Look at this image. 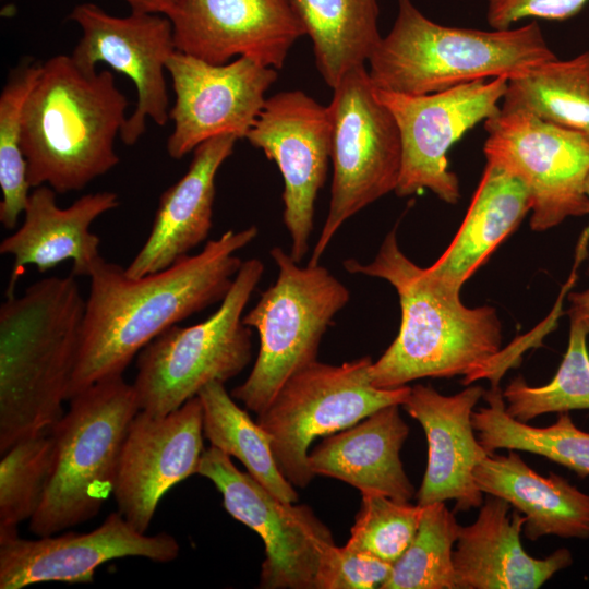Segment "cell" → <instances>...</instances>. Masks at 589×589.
I'll list each match as a JSON object with an SVG mask.
<instances>
[{
  "instance_id": "1",
  "label": "cell",
  "mask_w": 589,
  "mask_h": 589,
  "mask_svg": "<svg viewBox=\"0 0 589 589\" xmlns=\"http://www.w3.org/2000/svg\"><path fill=\"white\" fill-rule=\"evenodd\" d=\"M257 233L255 226L228 230L197 254L142 277H130L103 259L89 276L67 400L103 378L122 375L158 335L221 301L243 262L236 253Z\"/></svg>"
},
{
  "instance_id": "2",
  "label": "cell",
  "mask_w": 589,
  "mask_h": 589,
  "mask_svg": "<svg viewBox=\"0 0 589 589\" xmlns=\"http://www.w3.org/2000/svg\"><path fill=\"white\" fill-rule=\"evenodd\" d=\"M351 274L387 280L397 291L401 322L398 335L370 368L378 388H397L424 377L464 375L465 384L496 375L502 326L492 306L470 309L459 292L445 287L400 250L395 229L374 260L344 261Z\"/></svg>"
},
{
  "instance_id": "3",
  "label": "cell",
  "mask_w": 589,
  "mask_h": 589,
  "mask_svg": "<svg viewBox=\"0 0 589 589\" xmlns=\"http://www.w3.org/2000/svg\"><path fill=\"white\" fill-rule=\"evenodd\" d=\"M75 278L40 279L1 303L0 454L63 416L86 302Z\"/></svg>"
},
{
  "instance_id": "4",
  "label": "cell",
  "mask_w": 589,
  "mask_h": 589,
  "mask_svg": "<svg viewBox=\"0 0 589 589\" xmlns=\"http://www.w3.org/2000/svg\"><path fill=\"white\" fill-rule=\"evenodd\" d=\"M128 105L108 70H84L64 55L41 63L22 117L32 189L80 191L117 166L113 145Z\"/></svg>"
},
{
  "instance_id": "5",
  "label": "cell",
  "mask_w": 589,
  "mask_h": 589,
  "mask_svg": "<svg viewBox=\"0 0 589 589\" xmlns=\"http://www.w3.org/2000/svg\"><path fill=\"white\" fill-rule=\"evenodd\" d=\"M392 29L370 56L377 89L425 95L488 77L508 80L557 58L540 25L483 31L441 25L411 0L397 1Z\"/></svg>"
},
{
  "instance_id": "6",
  "label": "cell",
  "mask_w": 589,
  "mask_h": 589,
  "mask_svg": "<svg viewBox=\"0 0 589 589\" xmlns=\"http://www.w3.org/2000/svg\"><path fill=\"white\" fill-rule=\"evenodd\" d=\"M140 411L132 384L122 375L103 378L70 399L51 429L55 465L28 529L59 533L94 518L113 493L122 444Z\"/></svg>"
},
{
  "instance_id": "7",
  "label": "cell",
  "mask_w": 589,
  "mask_h": 589,
  "mask_svg": "<svg viewBox=\"0 0 589 589\" xmlns=\"http://www.w3.org/2000/svg\"><path fill=\"white\" fill-rule=\"evenodd\" d=\"M271 256L277 278L242 318L259 333V353L245 381L231 392L255 414L289 377L317 361L324 334L350 299L349 289L326 267L301 266L280 247H274Z\"/></svg>"
},
{
  "instance_id": "8",
  "label": "cell",
  "mask_w": 589,
  "mask_h": 589,
  "mask_svg": "<svg viewBox=\"0 0 589 589\" xmlns=\"http://www.w3.org/2000/svg\"><path fill=\"white\" fill-rule=\"evenodd\" d=\"M264 273L260 259L242 262L220 305L205 321L173 325L137 354L133 382L139 408L166 416L213 382L226 383L252 359V329L243 312Z\"/></svg>"
},
{
  "instance_id": "9",
  "label": "cell",
  "mask_w": 589,
  "mask_h": 589,
  "mask_svg": "<svg viewBox=\"0 0 589 589\" xmlns=\"http://www.w3.org/2000/svg\"><path fill=\"white\" fill-rule=\"evenodd\" d=\"M370 357L339 365L315 361L294 373L259 414L269 434L283 476L294 488H306L315 474L309 453L317 437L342 431L376 410L402 405L411 387L378 388L371 382Z\"/></svg>"
},
{
  "instance_id": "10",
  "label": "cell",
  "mask_w": 589,
  "mask_h": 589,
  "mask_svg": "<svg viewBox=\"0 0 589 589\" xmlns=\"http://www.w3.org/2000/svg\"><path fill=\"white\" fill-rule=\"evenodd\" d=\"M333 181L328 213L309 264L320 259L345 221L395 191L401 167L397 123L375 95L365 64L349 70L333 88Z\"/></svg>"
},
{
  "instance_id": "11",
  "label": "cell",
  "mask_w": 589,
  "mask_h": 589,
  "mask_svg": "<svg viewBox=\"0 0 589 589\" xmlns=\"http://www.w3.org/2000/svg\"><path fill=\"white\" fill-rule=\"evenodd\" d=\"M486 163L517 177L531 199L530 227L544 231L589 215V141L522 108L502 107L485 120Z\"/></svg>"
},
{
  "instance_id": "12",
  "label": "cell",
  "mask_w": 589,
  "mask_h": 589,
  "mask_svg": "<svg viewBox=\"0 0 589 589\" xmlns=\"http://www.w3.org/2000/svg\"><path fill=\"white\" fill-rule=\"evenodd\" d=\"M508 85L506 76L460 84L425 95L375 88L377 99L393 115L401 141V167L395 193L409 196L424 189L456 204L457 176L449 171L447 152L464 133L500 111Z\"/></svg>"
},
{
  "instance_id": "13",
  "label": "cell",
  "mask_w": 589,
  "mask_h": 589,
  "mask_svg": "<svg viewBox=\"0 0 589 589\" xmlns=\"http://www.w3.org/2000/svg\"><path fill=\"white\" fill-rule=\"evenodd\" d=\"M197 474L217 488L231 517L261 537L260 588L315 589L320 556L335 542L310 506L279 500L214 446L204 449Z\"/></svg>"
},
{
  "instance_id": "14",
  "label": "cell",
  "mask_w": 589,
  "mask_h": 589,
  "mask_svg": "<svg viewBox=\"0 0 589 589\" xmlns=\"http://www.w3.org/2000/svg\"><path fill=\"white\" fill-rule=\"evenodd\" d=\"M70 19L82 32L71 55L73 61L88 71L106 63L135 86V108L120 132L121 141L134 145L144 134L147 119L164 127L170 110L166 65L177 51L170 20L134 11L115 16L94 3L77 4Z\"/></svg>"
},
{
  "instance_id": "15",
  "label": "cell",
  "mask_w": 589,
  "mask_h": 589,
  "mask_svg": "<svg viewBox=\"0 0 589 589\" xmlns=\"http://www.w3.org/2000/svg\"><path fill=\"white\" fill-rule=\"evenodd\" d=\"M245 139L274 160L283 176V220L291 240L290 255L301 263L332 153L328 107L302 91L279 92L266 99Z\"/></svg>"
},
{
  "instance_id": "16",
  "label": "cell",
  "mask_w": 589,
  "mask_h": 589,
  "mask_svg": "<svg viewBox=\"0 0 589 589\" xmlns=\"http://www.w3.org/2000/svg\"><path fill=\"white\" fill-rule=\"evenodd\" d=\"M166 69L176 96L169 110L173 131L167 140V152L173 159L218 135L245 139L278 76L276 69L247 57L212 64L178 50Z\"/></svg>"
},
{
  "instance_id": "17",
  "label": "cell",
  "mask_w": 589,
  "mask_h": 589,
  "mask_svg": "<svg viewBox=\"0 0 589 589\" xmlns=\"http://www.w3.org/2000/svg\"><path fill=\"white\" fill-rule=\"evenodd\" d=\"M177 539L159 532L136 530L120 512L111 513L88 532H67L0 539V588L22 589L40 582L91 584L95 570L106 562L143 557L169 563L178 557Z\"/></svg>"
},
{
  "instance_id": "18",
  "label": "cell",
  "mask_w": 589,
  "mask_h": 589,
  "mask_svg": "<svg viewBox=\"0 0 589 589\" xmlns=\"http://www.w3.org/2000/svg\"><path fill=\"white\" fill-rule=\"evenodd\" d=\"M203 408L199 396L177 410L154 417L139 411L127 431L113 497L124 518L146 533L163 496L197 473L203 447Z\"/></svg>"
},
{
  "instance_id": "19",
  "label": "cell",
  "mask_w": 589,
  "mask_h": 589,
  "mask_svg": "<svg viewBox=\"0 0 589 589\" xmlns=\"http://www.w3.org/2000/svg\"><path fill=\"white\" fill-rule=\"evenodd\" d=\"M176 49L212 64L247 57L279 70L304 29L287 0H177Z\"/></svg>"
},
{
  "instance_id": "20",
  "label": "cell",
  "mask_w": 589,
  "mask_h": 589,
  "mask_svg": "<svg viewBox=\"0 0 589 589\" xmlns=\"http://www.w3.org/2000/svg\"><path fill=\"white\" fill-rule=\"evenodd\" d=\"M481 386L445 396L431 386L411 387L401 405L417 420L428 442V464L417 504L455 501V510L480 508L483 492L474 481L477 465L489 454L472 425L473 408L484 395Z\"/></svg>"
},
{
  "instance_id": "21",
  "label": "cell",
  "mask_w": 589,
  "mask_h": 589,
  "mask_svg": "<svg viewBox=\"0 0 589 589\" xmlns=\"http://www.w3.org/2000/svg\"><path fill=\"white\" fill-rule=\"evenodd\" d=\"M118 206V195L104 191L85 194L62 208L49 185L33 188L23 224L0 243V253L12 256L5 297L15 294L16 283L27 265L45 273L71 261L73 276L89 277L103 260L100 239L89 227L100 215Z\"/></svg>"
},
{
  "instance_id": "22",
  "label": "cell",
  "mask_w": 589,
  "mask_h": 589,
  "mask_svg": "<svg viewBox=\"0 0 589 589\" xmlns=\"http://www.w3.org/2000/svg\"><path fill=\"white\" fill-rule=\"evenodd\" d=\"M489 495L477 519L460 526L453 552L455 589H537L573 564L568 549L543 558L530 556L520 536L526 516Z\"/></svg>"
},
{
  "instance_id": "23",
  "label": "cell",
  "mask_w": 589,
  "mask_h": 589,
  "mask_svg": "<svg viewBox=\"0 0 589 589\" xmlns=\"http://www.w3.org/2000/svg\"><path fill=\"white\" fill-rule=\"evenodd\" d=\"M238 140L223 134L193 151L187 172L160 195L149 235L125 268L127 275L142 277L165 269L206 240L212 228L216 175Z\"/></svg>"
},
{
  "instance_id": "24",
  "label": "cell",
  "mask_w": 589,
  "mask_h": 589,
  "mask_svg": "<svg viewBox=\"0 0 589 589\" xmlns=\"http://www.w3.org/2000/svg\"><path fill=\"white\" fill-rule=\"evenodd\" d=\"M399 407H383L360 422L325 436L309 453L311 471L346 482L361 494L410 502L416 491L400 459L409 426Z\"/></svg>"
},
{
  "instance_id": "25",
  "label": "cell",
  "mask_w": 589,
  "mask_h": 589,
  "mask_svg": "<svg viewBox=\"0 0 589 589\" xmlns=\"http://www.w3.org/2000/svg\"><path fill=\"white\" fill-rule=\"evenodd\" d=\"M473 477L483 493L505 500L526 516L522 532L527 539H589V494L558 474H539L517 450L489 453L474 468Z\"/></svg>"
},
{
  "instance_id": "26",
  "label": "cell",
  "mask_w": 589,
  "mask_h": 589,
  "mask_svg": "<svg viewBox=\"0 0 589 589\" xmlns=\"http://www.w3.org/2000/svg\"><path fill=\"white\" fill-rule=\"evenodd\" d=\"M531 211L527 187L503 168L486 163L466 216L443 254L429 267V275L460 292L466 280L519 226Z\"/></svg>"
},
{
  "instance_id": "27",
  "label": "cell",
  "mask_w": 589,
  "mask_h": 589,
  "mask_svg": "<svg viewBox=\"0 0 589 589\" xmlns=\"http://www.w3.org/2000/svg\"><path fill=\"white\" fill-rule=\"evenodd\" d=\"M313 44L316 68L334 88L365 64L382 39L377 0H287Z\"/></svg>"
},
{
  "instance_id": "28",
  "label": "cell",
  "mask_w": 589,
  "mask_h": 589,
  "mask_svg": "<svg viewBox=\"0 0 589 589\" xmlns=\"http://www.w3.org/2000/svg\"><path fill=\"white\" fill-rule=\"evenodd\" d=\"M485 407L473 410L472 425L488 453L514 449L540 455L585 478L589 476V432L580 430L568 412L548 426H532L512 418L497 384L484 392Z\"/></svg>"
},
{
  "instance_id": "29",
  "label": "cell",
  "mask_w": 589,
  "mask_h": 589,
  "mask_svg": "<svg viewBox=\"0 0 589 589\" xmlns=\"http://www.w3.org/2000/svg\"><path fill=\"white\" fill-rule=\"evenodd\" d=\"M203 433L211 446L237 458L259 483L284 502L297 503L294 486L280 472L269 434L240 408L224 383L213 382L199 393Z\"/></svg>"
},
{
  "instance_id": "30",
  "label": "cell",
  "mask_w": 589,
  "mask_h": 589,
  "mask_svg": "<svg viewBox=\"0 0 589 589\" xmlns=\"http://www.w3.org/2000/svg\"><path fill=\"white\" fill-rule=\"evenodd\" d=\"M502 107L522 108L589 141V50L509 79Z\"/></svg>"
},
{
  "instance_id": "31",
  "label": "cell",
  "mask_w": 589,
  "mask_h": 589,
  "mask_svg": "<svg viewBox=\"0 0 589 589\" xmlns=\"http://www.w3.org/2000/svg\"><path fill=\"white\" fill-rule=\"evenodd\" d=\"M588 332L570 321L568 346L554 377L545 385L530 386L522 376L502 392L506 412L528 423L545 413L589 410Z\"/></svg>"
},
{
  "instance_id": "32",
  "label": "cell",
  "mask_w": 589,
  "mask_h": 589,
  "mask_svg": "<svg viewBox=\"0 0 589 589\" xmlns=\"http://www.w3.org/2000/svg\"><path fill=\"white\" fill-rule=\"evenodd\" d=\"M459 528L445 502L424 505L413 540L382 589H455L453 552Z\"/></svg>"
},
{
  "instance_id": "33",
  "label": "cell",
  "mask_w": 589,
  "mask_h": 589,
  "mask_svg": "<svg viewBox=\"0 0 589 589\" xmlns=\"http://www.w3.org/2000/svg\"><path fill=\"white\" fill-rule=\"evenodd\" d=\"M40 69L41 64L23 61L10 73L0 95V223L5 229L17 225L31 194L22 149V117Z\"/></svg>"
},
{
  "instance_id": "34",
  "label": "cell",
  "mask_w": 589,
  "mask_h": 589,
  "mask_svg": "<svg viewBox=\"0 0 589 589\" xmlns=\"http://www.w3.org/2000/svg\"><path fill=\"white\" fill-rule=\"evenodd\" d=\"M0 539L17 534L45 496L55 465V440L48 432L26 437L1 454Z\"/></svg>"
},
{
  "instance_id": "35",
  "label": "cell",
  "mask_w": 589,
  "mask_h": 589,
  "mask_svg": "<svg viewBox=\"0 0 589 589\" xmlns=\"http://www.w3.org/2000/svg\"><path fill=\"white\" fill-rule=\"evenodd\" d=\"M361 495V505L346 545L394 564L413 540L423 506L381 494Z\"/></svg>"
},
{
  "instance_id": "36",
  "label": "cell",
  "mask_w": 589,
  "mask_h": 589,
  "mask_svg": "<svg viewBox=\"0 0 589 589\" xmlns=\"http://www.w3.org/2000/svg\"><path fill=\"white\" fill-rule=\"evenodd\" d=\"M392 566L368 552L333 543L320 556L315 589L382 588Z\"/></svg>"
},
{
  "instance_id": "37",
  "label": "cell",
  "mask_w": 589,
  "mask_h": 589,
  "mask_svg": "<svg viewBox=\"0 0 589 589\" xmlns=\"http://www.w3.org/2000/svg\"><path fill=\"white\" fill-rule=\"evenodd\" d=\"M589 0H485L486 21L493 29H507L527 17L563 21L581 11Z\"/></svg>"
},
{
  "instance_id": "38",
  "label": "cell",
  "mask_w": 589,
  "mask_h": 589,
  "mask_svg": "<svg viewBox=\"0 0 589 589\" xmlns=\"http://www.w3.org/2000/svg\"><path fill=\"white\" fill-rule=\"evenodd\" d=\"M568 301L570 303L568 309V315L570 321L580 323L586 328L589 335V288L579 292L569 293Z\"/></svg>"
},
{
  "instance_id": "39",
  "label": "cell",
  "mask_w": 589,
  "mask_h": 589,
  "mask_svg": "<svg viewBox=\"0 0 589 589\" xmlns=\"http://www.w3.org/2000/svg\"><path fill=\"white\" fill-rule=\"evenodd\" d=\"M131 11L158 13L169 16L177 0H123Z\"/></svg>"
},
{
  "instance_id": "40",
  "label": "cell",
  "mask_w": 589,
  "mask_h": 589,
  "mask_svg": "<svg viewBox=\"0 0 589 589\" xmlns=\"http://www.w3.org/2000/svg\"><path fill=\"white\" fill-rule=\"evenodd\" d=\"M586 193L589 197V175L587 177V180H586ZM589 241V223H588V226L587 228L585 229L582 236H581V239L579 241V244H578V248H577V256H576V261L579 262L582 257H585L586 255V248H587V243Z\"/></svg>"
}]
</instances>
